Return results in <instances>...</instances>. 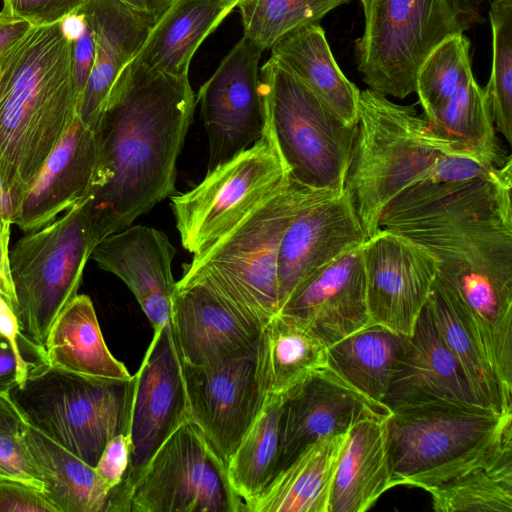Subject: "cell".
<instances>
[{
  "instance_id": "cb8c5ba5",
  "label": "cell",
  "mask_w": 512,
  "mask_h": 512,
  "mask_svg": "<svg viewBox=\"0 0 512 512\" xmlns=\"http://www.w3.org/2000/svg\"><path fill=\"white\" fill-rule=\"evenodd\" d=\"M79 11L92 29L95 57L77 115L95 131L112 86L135 58L157 17L121 0H86Z\"/></svg>"
},
{
  "instance_id": "7bdbcfd3",
  "label": "cell",
  "mask_w": 512,
  "mask_h": 512,
  "mask_svg": "<svg viewBox=\"0 0 512 512\" xmlns=\"http://www.w3.org/2000/svg\"><path fill=\"white\" fill-rule=\"evenodd\" d=\"M0 512H58L45 493L24 482L0 477Z\"/></svg>"
},
{
  "instance_id": "484cf974",
  "label": "cell",
  "mask_w": 512,
  "mask_h": 512,
  "mask_svg": "<svg viewBox=\"0 0 512 512\" xmlns=\"http://www.w3.org/2000/svg\"><path fill=\"white\" fill-rule=\"evenodd\" d=\"M234 8L224 0H172L133 60L153 72L188 76L199 46Z\"/></svg>"
},
{
  "instance_id": "5b68a950",
  "label": "cell",
  "mask_w": 512,
  "mask_h": 512,
  "mask_svg": "<svg viewBox=\"0 0 512 512\" xmlns=\"http://www.w3.org/2000/svg\"><path fill=\"white\" fill-rule=\"evenodd\" d=\"M342 193L313 189L290 178L232 230L184 264L181 279L205 284L263 328L279 312L277 262L286 229L307 207Z\"/></svg>"
},
{
  "instance_id": "1f68e13d",
  "label": "cell",
  "mask_w": 512,
  "mask_h": 512,
  "mask_svg": "<svg viewBox=\"0 0 512 512\" xmlns=\"http://www.w3.org/2000/svg\"><path fill=\"white\" fill-rule=\"evenodd\" d=\"M426 491L437 512H511L512 431L487 455Z\"/></svg>"
},
{
  "instance_id": "74e56055",
  "label": "cell",
  "mask_w": 512,
  "mask_h": 512,
  "mask_svg": "<svg viewBox=\"0 0 512 512\" xmlns=\"http://www.w3.org/2000/svg\"><path fill=\"white\" fill-rule=\"evenodd\" d=\"M472 71L470 41L464 33L445 38L420 65L415 92L425 119L441 109Z\"/></svg>"
},
{
  "instance_id": "816d5d0a",
  "label": "cell",
  "mask_w": 512,
  "mask_h": 512,
  "mask_svg": "<svg viewBox=\"0 0 512 512\" xmlns=\"http://www.w3.org/2000/svg\"><path fill=\"white\" fill-rule=\"evenodd\" d=\"M485 1L493 0H455L463 12L475 23L480 18V7Z\"/></svg>"
},
{
  "instance_id": "4fadbf2b",
  "label": "cell",
  "mask_w": 512,
  "mask_h": 512,
  "mask_svg": "<svg viewBox=\"0 0 512 512\" xmlns=\"http://www.w3.org/2000/svg\"><path fill=\"white\" fill-rule=\"evenodd\" d=\"M138 371L131 378L127 435L129 465L124 481L112 490L117 512H130L133 487L148 462L189 419L183 363L170 322L157 327Z\"/></svg>"
},
{
  "instance_id": "ee69618b",
  "label": "cell",
  "mask_w": 512,
  "mask_h": 512,
  "mask_svg": "<svg viewBox=\"0 0 512 512\" xmlns=\"http://www.w3.org/2000/svg\"><path fill=\"white\" fill-rule=\"evenodd\" d=\"M129 465V439L126 432L114 436L105 446L94 469L110 491L125 479Z\"/></svg>"
},
{
  "instance_id": "d590c367",
  "label": "cell",
  "mask_w": 512,
  "mask_h": 512,
  "mask_svg": "<svg viewBox=\"0 0 512 512\" xmlns=\"http://www.w3.org/2000/svg\"><path fill=\"white\" fill-rule=\"evenodd\" d=\"M284 396L268 395L226 463L234 492L246 502L258 495L274 477L280 442Z\"/></svg>"
},
{
  "instance_id": "4dcf8cb0",
  "label": "cell",
  "mask_w": 512,
  "mask_h": 512,
  "mask_svg": "<svg viewBox=\"0 0 512 512\" xmlns=\"http://www.w3.org/2000/svg\"><path fill=\"white\" fill-rule=\"evenodd\" d=\"M405 339V335L370 324L328 346L326 366L379 413L390 415L382 400Z\"/></svg>"
},
{
  "instance_id": "7402d4cb",
  "label": "cell",
  "mask_w": 512,
  "mask_h": 512,
  "mask_svg": "<svg viewBox=\"0 0 512 512\" xmlns=\"http://www.w3.org/2000/svg\"><path fill=\"white\" fill-rule=\"evenodd\" d=\"M374 414L381 413L327 366L314 372L284 395L275 474L318 438L345 433Z\"/></svg>"
},
{
  "instance_id": "7dc6e473",
  "label": "cell",
  "mask_w": 512,
  "mask_h": 512,
  "mask_svg": "<svg viewBox=\"0 0 512 512\" xmlns=\"http://www.w3.org/2000/svg\"><path fill=\"white\" fill-rule=\"evenodd\" d=\"M32 26L0 12V53L22 37Z\"/></svg>"
},
{
  "instance_id": "ac0fdd59",
  "label": "cell",
  "mask_w": 512,
  "mask_h": 512,
  "mask_svg": "<svg viewBox=\"0 0 512 512\" xmlns=\"http://www.w3.org/2000/svg\"><path fill=\"white\" fill-rule=\"evenodd\" d=\"M382 403L390 412L430 403L490 410L478 401L459 362L443 341L427 301L411 334L406 336Z\"/></svg>"
},
{
  "instance_id": "83f0119b",
  "label": "cell",
  "mask_w": 512,
  "mask_h": 512,
  "mask_svg": "<svg viewBox=\"0 0 512 512\" xmlns=\"http://www.w3.org/2000/svg\"><path fill=\"white\" fill-rule=\"evenodd\" d=\"M326 365V344L299 318L277 313L262 328L256 369L265 396H284Z\"/></svg>"
},
{
  "instance_id": "7c38bea8",
  "label": "cell",
  "mask_w": 512,
  "mask_h": 512,
  "mask_svg": "<svg viewBox=\"0 0 512 512\" xmlns=\"http://www.w3.org/2000/svg\"><path fill=\"white\" fill-rule=\"evenodd\" d=\"M130 512H244L225 462L189 418L152 456L132 491Z\"/></svg>"
},
{
  "instance_id": "5bb4252c",
  "label": "cell",
  "mask_w": 512,
  "mask_h": 512,
  "mask_svg": "<svg viewBox=\"0 0 512 512\" xmlns=\"http://www.w3.org/2000/svg\"><path fill=\"white\" fill-rule=\"evenodd\" d=\"M262 53L242 36L199 88L196 103L209 143L207 172L252 146L265 132Z\"/></svg>"
},
{
  "instance_id": "44dd1931",
  "label": "cell",
  "mask_w": 512,
  "mask_h": 512,
  "mask_svg": "<svg viewBox=\"0 0 512 512\" xmlns=\"http://www.w3.org/2000/svg\"><path fill=\"white\" fill-rule=\"evenodd\" d=\"M362 245L346 251L312 274L296 288L278 313L305 322L327 347L372 324Z\"/></svg>"
},
{
  "instance_id": "f6af8a7d",
  "label": "cell",
  "mask_w": 512,
  "mask_h": 512,
  "mask_svg": "<svg viewBox=\"0 0 512 512\" xmlns=\"http://www.w3.org/2000/svg\"><path fill=\"white\" fill-rule=\"evenodd\" d=\"M72 47L75 83L80 100L91 74L95 57L94 36L88 22L85 32L79 39L72 42Z\"/></svg>"
},
{
  "instance_id": "8d00e7d4",
  "label": "cell",
  "mask_w": 512,
  "mask_h": 512,
  "mask_svg": "<svg viewBox=\"0 0 512 512\" xmlns=\"http://www.w3.org/2000/svg\"><path fill=\"white\" fill-rule=\"evenodd\" d=\"M351 0H240L243 36L263 51L296 30L318 24L330 11Z\"/></svg>"
},
{
  "instance_id": "30bf717a",
  "label": "cell",
  "mask_w": 512,
  "mask_h": 512,
  "mask_svg": "<svg viewBox=\"0 0 512 512\" xmlns=\"http://www.w3.org/2000/svg\"><path fill=\"white\" fill-rule=\"evenodd\" d=\"M364 15L355 44L357 70L369 89L399 99L415 92L429 53L474 24L455 0H368Z\"/></svg>"
},
{
  "instance_id": "9c48e42d",
  "label": "cell",
  "mask_w": 512,
  "mask_h": 512,
  "mask_svg": "<svg viewBox=\"0 0 512 512\" xmlns=\"http://www.w3.org/2000/svg\"><path fill=\"white\" fill-rule=\"evenodd\" d=\"M97 242L85 203L27 232L9 250L13 311L21 334L44 350L50 329L76 297Z\"/></svg>"
},
{
  "instance_id": "603a6c76",
  "label": "cell",
  "mask_w": 512,
  "mask_h": 512,
  "mask_svg": "<svg viewBox=\"0 0 512 512\" xmlns=\"http://www.w3.org/2000/svg\"><path fill=\"white\" fill-rule=\"evenodd\" d=\"M174 255L162 231L131 225L102 239L91 258L127 285L155 329L170 322Z\"/></svg>"
},
{
  "instance_id": "f546056e",
  "label": "cell",
  "mask_w": 512,
  "mask_h": 512,
  "mask_svg": "<svg viewBox=\"0 0 512 512\" xmlns=\"http://www.w3.org/2000/svg\"><path fill=\"white\" fill-rule=\"evenodd\" d=\"M44 354L49 365L68 372L114 380L132 375L108 349L89 296L77 294L48 334Z\"/></svg>"
},
{
  "instance_id": "7a4b0ae2",
  "label": "cell",
  "mask_w": 512,
  "mask_h": 512,
  "mask_svg": "<svg viewBox=\"0 0 512 512\" xmlns=\"http://www.w3.org/2000/svg\"><path fill=\"white\" fill-rule=\"evenodd\" d=\"M196 104L189 76L153 72L134 60L121 72L94 131L97 162L85 206L97 244L173 196Z\"/></svg>"
},
{
  "instance_id": "8992f818",
  "label": "cell",
  "mask_w": 512,
  "mask_h": 512,
  "mask_svg": "<svg viewBox=\"0 0 512 512\" xmlns=\"http://www.w3.org/2000/svg\"><path fill=\"white\" fill-rule=\"evenodd\" d=\"M131 379L35 366L7 396L26 423L95 467L107 443L127 432Z\"/></svg>"
},
{
  "instance_id": "836d02e7",
  "label": "cell",
  "mask_w": 512,
  "mask_h": 512,
  "mask_svg": "<svg viewBox=\"0 0 512 512\" xmlns=\"http://www.w3.org/2000/svg\"><path fill=\"white\" fill-rule=\"evenodd\" d=\"M427 304L439 334L459 362L478 401L497 414H512V395L483 355L457 295L436 277Z\"/></svg>"
},
{
  "instance_id": "f1b7e54d",
  "label": "cell",
  "mask_w": 512,
  "mask_h": 512,
  "mask_svg": "<svg viewBox=\"0 0 512 512\" xmlns=\"http://www.w3.org/2000/svg\"><path fill=\"white\" fill-rule=\"evenodd\" d=\"M270 50L273 59L302 80L346 124L357 125L360 90L338 66L319 24L296 30Z\"/></svg>"
},
{
  "instance_id": "bcb514c9",
  "label": "cell",
  "mask_w": 512,
  "mask_h": 512,
  "mask_svg": "<svg viewBox=\"0 0 512 512\" xmlns=\"http://www.w3.org/2000/svg\"><path fill=\"white\" fill-rule=\"evenodd\" d=\"M10 226L0 224V295L14 307L15 297L9 273Z\"/></svg>"
},
{
  "instance_id": "f907efd6",
  "label": "cell",
  "mask_w": 512,
  "mask_h": 512,
  "mask_svg": "<svg viewBox=\"0 0 512 512\" xmlns=\"http://www.w3.org/2000/svg\"><path fill=\"white\" fill-rule=\"evenodd\" d=\"M13 208L11 202L4 191L0 176V223L12 225Z\"/></svg>"
},
{
  "instance_id": "277c9868",
  "label": "cell",
  "mask_w": 512,
  "mask_h": 512,
  "mask_svg": "<svg viewBox=\"0 0 512 512\" xmlns=\"http://www.w3.org/2000/svg\"><path fill=\"white\" fill-rule=\"evenodd\" d=\"M500 166L457 155L428 129L414 105H399L371 89L360 91L357 132L344 191L367 239L385 208L425 186L485 177Z\"/></svg>"
},
{
  "instance_id": "ab89813d",
  "label": "cell",
  "mask_w": 512,
  "mask_h": 512,
  "mask_svg": "<svg viewBox=\"0 0 512 512\" xmlns=\"http://www.w3.org/2000/svg\"><path fill=\"white\" fill-rule=\"evenodd\" d=\"M27 427L7 395H0V477L24 482L44 492V485L28 452Z\"/></svg>"
},
{
  "instance_id": "b9f144b4",
  "label": "cell",
  "mask_w": 512,
  "mask_h": 512,
  "mask_svg": "<svg viewBox=\"0 0 512 512\" xmlns=\"http://www.w3.org/2000/svg\"><path fill=\"white\" fill-rule=\"evenodd\" d=\"M86 0H3L4 14L24 20L31 26H47L61 22L78 12Z\"/></svg>"
},
{
  "instance_id": "681fc988",
  "label": "cell",
  "mask_w": 512,
  "mask_h": 512,
  "mask_svg": "<svg viewBox=\"0 0 512 512\" xmlns=\"http://www.w3.org/2000/svg\"><path fill=\"white\" fill-rule=\"evenodd\" d=\"M126 4L158 17L172 0H121Z\"/></svg>"
},
{
  "instance_id": "9a60e30c",
  "label": "cell",
  "mask_w": 512,
  "mask_h": 512,
  "mask_svg": "<svg viewBox=\"0 0 512 512\" xmlns=\"http://www.w3.org/2000/svg\"><path fill=\"white\" fill-rule=\"evenodd\" d=\"M372 324L408 336L437 277V262L422 246L386 228L362 245Z\"/></svg>"
},
{
  "instance_id": "d6a6232c",
  "label": "cell",
  "mask_w": 512,
  "mask_h": 512,
  "mask_svg": "<svg viewBox=\"0 0 512 512\" xmlns=\"http://www.w3.org/2000/svg\"><path fill=\"white\" fill-rule=\"evenodd\" d=\"M24 440L44 493L58 512H106L110 491L94 467L28 424Z\"/></svg>"
},
{
  "instance_id": "8fae6325",
  "label": "cell",
  "mask_w": 512,
  "mask_h": 512,
  "mask_svg": "<svg viewBox=\"0 0 512 512\" xmlns=\"http://www.w3.org/2000/svg\"><path fill=\"white\" fill-rule=\"evenodd\" d=\"M290 179L267 127L252 146L207 172L193 189L171 196L183 247L198 255L222 238Z\"/></svg>"
},
{
  "instance_id": "d4e9b609",
  "label": "cell",
  "mask_w": 512,
  "mask_h": 512,
  "mask_svg": "<svg viewBox=\"0 0 512 512\" xmlns=\"http://www.w3.org/2000/svg\"><path fill=\"white\" fill-rule=\"evenodd\" d=\"M387 416L370 415L349 428L334 471L328 512H364L392 488Z\"/></svg>"
},
{
  "instance_id": "52a82bcc",
  "label": "cell",
  "mask_w": 512,
  "mask_h": 512,
  "mask_svg": "<svg viewBox=\"0 0 512 512\" xmlns=\"http://www.w3.org/2000/svg\"><path fill=\"white\" fill-rule=\"evenodd\" d=\"M385 428L392 487L426 490L487 455L512 430V414L419 404L392 411Z\"/></svg>"
},
{
  "instance_id": "3957f363",
  "label": "cell",
  "mask_w": 512,
  "mask_h": 512,
  "mask_svg": "<svg viewBox=\"0 0 512 512\" xmlns=\"http://www.w3.org/2000/svg\"><path fill=\"white\" fill-rule=\"evenodd\" d=\"M78 103L72 41L60 22L32 26L0 53V176L13 212Z\"/></svg>"
},
{
  "instance_id": "c3c4849f",
  "label": "cell",
  "mask_w": 512,
  "mask_h": 512,
  "mask_svg": "<svg viewBox=\"0 0 512 512\" xmlns=\"http://www.w3.org/2000/svg\"><path fill=\"white\" fill-rule=\"evenodd\" d=\"M60 24L63 33L72 42L83 35L87 26L86 19L80 11L69 15Z\"/></svg>"
},
{
  "instance_id": "e575fe53",
  "label": "cell",
  "mask_w": 512,
  "mask_h": 512,
  "mask_svg": "<svg viewBox=\"0 0 512 512\" xmlns=\"http://www.w3.org/2000/svg\"><path fill=\"white\" fill-rule=\"evenodd\" d=\"M430 132L462 157L501 166V154L485 89L473 71L461 81L448 102L425 119Z\"/></svg>"
},
{
  "instance_id": "ffe728a7",
  "label": "cell",
  "mask_w": 512,
  "mask_h": 512,
  "mask_svg": "<svg viewBox=\"0 0 512 512\" xmlns=\"http://www.w3.org/2000/svg\"><path fill=\"white\" fill-rule=\"evenodd\" d=\"M367 240L348 194L311 205L286 229L279 248V310L316 271Z\"/></svg>"
},
{
  "instance_id": "f35d334b",
  "label": "cell",
  "mask_w": 512,
  "mask_h": 512,
  "mask_svg": "<svg viewBox=\"0 0 512 512\" xmlns=\"http://www.w3.org/2000/svg\"><path fill=\"white\" fill-rule=\"evenodd\" d=\"M492 66L484 87L493 123L512 142V0L490 2Z\"/></svg>"
},
{
  "instance_id": "f5cc1de1",
  "label": "cell",
  "mask_w": 512,
  "mask_h": 512,
  "mask_svg": "<svg viewBox=\"0 0 512 512\" xmlns=\"http://www.w3.org/2000/svg\"><path fill=\"white\" fill-rule=\"evenodd\" d=\"M360 1H361L363 10H365V8L367 7V4H368V0H360Z\"/></svg>"
},
{
  "instance_id": "60d3db41",
  "label": "cell",
  "mask_w": 512,
  "mask_h": 512,
  "mask_svg": "<svg viewBox=\"0 0 512 512\" xmlns=\"http://www.w3.org/2000/svg\"><path fill=\"white\" fill-rule=\"evenodd\" d=\"M45 361L43 349L30 341L15 343L0 332V395H7L35 366Z\"/></svg>"
},
{
  "instance_id": "d6986e66",
  "label": "cell",
  "mask_w": 512,
  "mask_h": 512,
  "mask_svg": "<svg viewBox=\"0 0 512 512\" xmlns=\"http://www.w3.org/2000/svg\"><path fill=\"white\" fill-rule=\"evenodd\" d=\"M97 162L95 132L78 115L44 160L12 215L24 232L37 230L91 195Z\"/></svg>"
},
{
  "instance_id": "e0dca14e",
  "label": "cell",
  "mask_w": 512,
  "mask_h": 512,
  "mask_svg": "<svg viewBox=\"0 0 512 512\" xmlns=\"http://www.w3.org/2000/svg\"><path fill=\"white\" fill-rule=\"evenodd\" d=\"M170 325L182 362L196 367L256 352L262 330L205 284L182 279L172 296Z\"/></svg>"
},
{
  "instance_id": "ba28073f",
  "label": "cell",
  "mask_w": 512,
  "mask_h": 512,
  "mask_svg": "<svg viewBox=\"0 0 512 512\" xmlns=\"http://www.w3.org/2000/svg\"><path fill=\"white\" fill-rule=\"evenodd\" d=\"M266 127L294 181L344 191L357 125L346 124L302 80L270 57L260 68Z\"/></svg>"
},
{
  "instance_id": "db71d44e",
  "label": "cell",
  "mask_w": 512,
  "mask_h": 512,
  "mask_svg": "<svg viewBox=\"0 0 512 512\" xmlns=\"http://www.w3.org/2000/svg\"><path fill=\"white\" fill-rule=\"evenodd\" d=\"M230 4H234V5H237V3L240 1V0H224Z\"/></svg>"
},
{
  "instance_id": "6da1fadb",
  "label": "cell",
  "mask_w": 512,
  "mask_h": 512,
  "mask_svg": "<svg viewBox=\"0 0 512 512\" xmlns=\"http://www.w3.org/2000/svg\"><path fill=\"white\" fill-rule=\"evenodd\" d=\"M512 159L491 175L411 190L380 228L425 248L458 297L480 349L512 392Z\"/></svg>"
},
{
  "instance_id": "4316f807",
  "label": "cell",
  "mask_w": 512,
  "mask_h": 512,
  "mask_svg": "<svg viewBox=\"0 0 512 512\" xmlns=\"http://www.w3.org/2000/svg\"><path fill=\"white\" fill-rule=\"evenodd\" d=\"M347 432L324 435L280 470L254 498L246 512H328L334 471Z\"/></svg>"
},
{
  "instance_id": "2e32d148",
  "label": "cell",
  "mask_w": 512,
  "mask_h": 512,
  "mask_svg": "<svg viewBox=\"0 0 512 512\" xmlns=\"http://www.w3.org/2000/svg\"><path fill=\"white\" fill-rule=\"evenodd\" d=\"M256 353L204 367L182 362L190 419L225 464L266 397L257 377Z\"/></svg>"
}]
</instances>
